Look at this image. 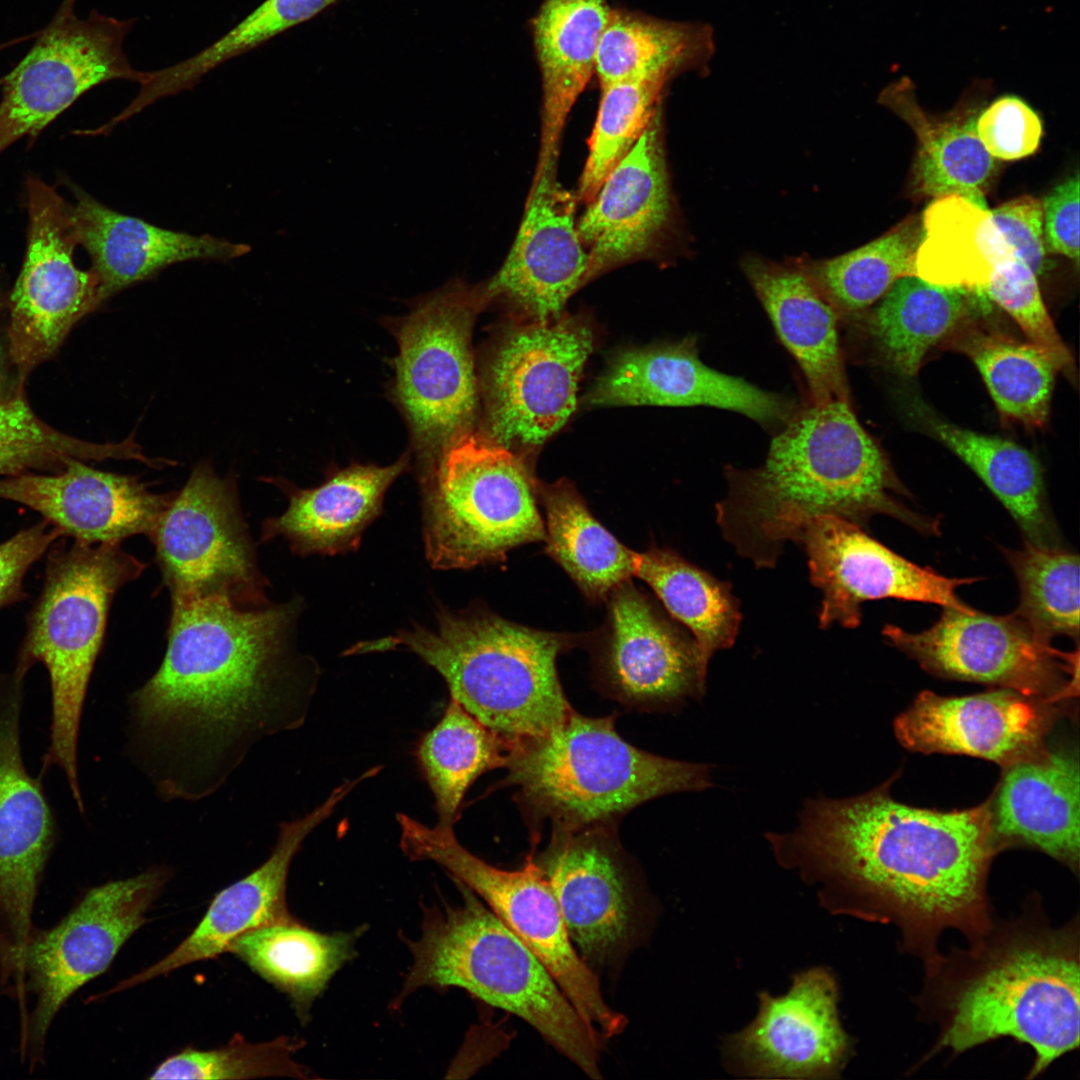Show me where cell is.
I'll return each mask as SVG.
<instances>
[{
    "label": "cell",
    "instance_id": "38",
    "mask_svg": "<svg viewBox=\"0 0 1080 1080\" xmlns=\"http://www.w3.org/2000/svg\"><path fill=\"white\" fill-rule=\"evenodd\" d=\"M1013 252L988 209L946 195L924 211L915 273L939 285L983 287Z\"/></svg>",
    "mask_w": 1080,
    "mask_h": 1080
},
{
    "label": "cell",
    "instance_id": "18",
    "mask_svg": "<svg viewBox=\"0 0 1080 1080\" xmlns=\"http://www.w3.org/2000/svg\"><path fill=\"white\" fill-rule=\"evenodd\" d=\"M882 634L923 668L943 677L993 684L1036 699L1055 698L1078 674V651L1062 652L1015 613L996 616L944 607L927 630L888 624Z\"/></svg>",
    "mask_w": 1080,
    "mask_h": 1080
},
{
    "label": "cell",
    "instance_id": "54",
    "mask_svg": "<svg viewBox=\"0 0 1080 1080\" xmlns=\"http://www.w3.org/2000/svg\"><path fill=\"white\" fill-rule=\"evenodd\" d=\"M1045 249L1079 263V175L1056 186L1042 203Z\"/></svg>",
    "mask_w": 1080,
    "mask_h": 1080
},
{
    "label": "cell",
    "instance_id": "34",
    "mask_svg": "<svg viewBox=\"0 0 1080 1080\" xmlns=\"http://www.w3.org/2000/svg\"><path fill=\"white\" fill-rule=\"evenodd\" d=\"M981 287L939 285L906 275L897 279L867 320L871 339L896 372L914 377L927 352L952 333L975 304Z\"/></svg>",
    "mask_w": 1080,
    "mask_h": 1080
},
{
    "label": "cell",
    "instance_id": "4",
    "mask_svg": "<svg viewBox=\"0 0 1080 1080\" xmlns=\"http://www.w3.org/2000/svg\"><path fill=\"white\" fill-rule=\"evenodd\" d=\"M716 504L723 537L757 568L775 567L807 524L834 515L862 528L877 514L935 534L938 521L908 508L893 471L848 400L811 403L772 439L762 465L727 468Z\"/></svg>",
    "mask_w": 1080,
    "mask_h": 1080
},
{
    "label": "cell",
    "instance_id": "43",
    "mask_svg": "<svg viewBox=\"0 0 1080 1080\" xmlns=\"http://www.w3.org/2000/svg\"><path fill=\"white\" fill-rule=\"evenodd\" d=\"M510 748L450 697L443 717L423 736L416 753L435 798L439 825L453 827L469 786L484 772L505 767Z\"/></svg>",
    "mask_w": 1080,
    "mask_h": 1080
},
{
    "label": "cell",
    "instance_id": "53",
    "mask_svg": "<svg viewBox=\"0 0 1080 1080\" xmlns=\"http://www.w3.org/2000/svg\"><path fill=\"white\" fill-rule=\"evenodd\" d=\"M990 215L1014 252L1036 275L1041 273L1046 254L1042 202L1021 196L991 210Z\"/></svg>",
    "mask_w": 1080,
    "mask_h": 1080
},
{
    "label": "cell",
    "instance_id": "1",
    "mask_svg": "<svg viewBox=\"0 0 1080 1080\" xmlns=\"http://www.w3.org/2000/svg\"><path fill=\"white\" fill-rule=\"evenodd\" d=\"M293 600L172 602L155 674L128 698L127 752L163 800L217 791L265 736L303 718Z\"/></svg>",
    "mask_w": 1080,
    "mask_h": 1080
},
{
    "label": "cell",
    "instance_id": "11",
    "mask_svg": "<svg viewBox=\"0 0 1080 1080\" xmlns=\"http://www.w3.org/2000/svg\"><path fill=\"white\" fill-rule=\"evenodd\" d=\"M397 821L404 854L414 861H433L476 894L541 961L603 1038L625 1030L626 1016L607 1004L597 974L577 953L549 883L531 855L521 869H499L464 848L453 827H429L403 813Z\"/></svg>",
    "mask_w": 1080,
    "mask_h": 1080
},
{
    "label": "cell",
    "instance_id": "5",
    "mask_svg": "<svg viewBox=\"0 0 1080 1080\" xmlns=\"http://www.w3.org/2000/svg\"><path fill=\"white\" fill-rule=\"evenodd\" d=\"M437 624L361 641L345 654L406 650L435 669L450 697L511 745L542 736L571 712L556 659L575 637L526 627L486 608H439Z\"/></svg>",
    "mask_w": 1080,
    "mask_h": 1080
},
{
    "label": "cell",
    "instance_id": "41",
    "mask_svg": "<svg viewBox=\"0 0 1080 1080\" xmlns=\"http://www.w3.org/2000/svg\"><path fill=\"white\" fill-rule=\"evenodd\" d=\"M634 576L647 583L670 615L689 629L706 666L716 651L734 644L742 615L728 583L658 547L638 553Z\"/></svg>",
    "mask_w": 1080,
    "mask_h": 1080
},
{
    "label": "cell",
    "instance_id": "9",
    "mask_svg": "<svg viewBox=\"0 0 1080 1080\" xmlns=\"http://www.w3.org/2000/svg\"><path fill=\"white\" fill-rule=\"evenodd\" d=\"M423 541L431 567L503 562L515 547L544 541L537 486L505 446L466 433L423 475Z\"/></svg>",
    "mask_w": 1080,
    "mask_h": 1080
},
{
    "label": "cell",
    "instance_id": "23",
    "mask_svg": "<svg viewBox=\"0 0 1080 1080\" xmlns=\"http://www.w3.org/2000/svg\"><path fill=\"white\" fill-rule=\"evenodd\" d=\"M607 600L599 664L615 697L639 706H665L704 694L707 666L692 636L630 580Z\"/></svg>",
    "mask_w": 1080,
    "mask_h": 1080
},
{
    "label": "cell",
    "instance_id": "52",
    "mask_svg": "<svg viewBox=\"0 0 1080 1080\" xmlns=\"http://www.w3.org/2000/svg\"><path fill=\"white\" fill-rule=\"evenodd\" d=\"M63 537L62 530L43 519L0 543V609L27 597V572Z\"/></svg>",
    "mask_w": 1080,
    "mask_h": 1080
},
{
    "label": "cell",
    "instance_id": "17",
    "mask_svg": "<svg viewBox=\"0 0 1080 1080\" xmlns=\"http://www.w3.org/2000/svg\"><path fill=\"white\" fill-rule=\"evenodd\" d=\"M27 200L26 255L9 300V355L20 386L54 354L72 327L105 301L96 274L74 263L78 243L68 204L37 178L27 182Z\"/></svg>",
    "mask_w": 1080,
    "mask_h": 1080
},
{
    "label": "cell",
    "instance_id": "33",
    "mask_svg": "<svg viewBox=\"0 0 1080 1080\" xmlns=\"http://www.w3.org/2000/svg\"><path fill=\"white\" fill-rule=\"evenodd\" d=\"M612 9L606 0H543L533 39L542 81L537 163L559 155L569 113L595 72L598 48Z\"/></svg>",
    "mask_w": 1080,
    "mask_h": 1080
},
{
    "label": "cell",
    "instance_id": "14",
    "mask_svg": "<svg viewBox=\"0 0 1080 1080\" xmlns=\"http://www.w3.org/2000/svg\"><path fill=\"white\" fill-rule=\"evenodd\" d=\"M76 0H64L23 60L5 77L0 102V153L36 136L91 88L112 80L141 83L123 51L135 19L93 10L80 19Z\"/></svg>",
    "mask_w": 1080,
    "mask_h": 1080
},
{
    "label": "cell",
    "instance_id": "12",
    "mask_svg": "<svg viewBox=\"0 0 1080 1080\" xmlns=\"http://www.w3.org/2000/svg\"><path fill=\"white\" fill-rule=\"evenodd\" d=\"M483 288L453 281L401 322L395 394L426 465L468 433L476 410L471 330Z\"/></svg>",
    "mask_w": 1080,
    "mask_h": 1080
},
{
    "label": "cell",
    "instance_id": "40",
    "mask_svg": "<svg viewBox=\"0 0 1080 1080\" xmlns=\"http://www.w3.org/2000/svg\"><path fill=\"white\" fill-rule=\"evenodd\" d=\"M712 52V33L705 25L612 9L594 74L600 88L629 80L668 81L678 72L705 65Z\"/></svg>",
    "mask_w": 1080,
    "mask_h": 1080
},
{
    "label": "cell",
    "instance_id": "20",
    "mask_svg": "<svg viewBox=\"0 0 1080 1080\" xmlns=\"http://www.w3.org/2000/svg\"><path fill=\"white\" fill-rule=\"evenodd\" d=\"M797 543L807 555L809 578L823 597L819 625L857 627L861 605L894 598L969 610L956 594L978 578H949L918 566L868 536L863 528L834 515L812 519Z\"/></svg>",
    "mask_w": 1080,
    "mask_h": 1080
},
{
    "label": "cell",
    "instance_id": "35",
    "mask_svg": "<svg viewBox=\"0 0 1080 1080\" xmlns=\"http://www.w3.org/2000/svg\"><path fill=\"white\" fill-rule=\"evenodd\" d=\"M360 935L361 929L320 933L291 917L239 935L227 952L285 993L305 1021L331 977L353 958Z\"/></svg>",
    "mask_w": 1080,
    "mask_h": 1080
},
{
    "label": "cell",
    "instance_id": "51",
    "mask_svg": "<svg viewBox=\"0 0 1080 1080\" xmlns=\"http://www.w3.org/2000/svg\"><path fill=\"white\" fill-rule=\"evenodd\" d=\"M1042 130L1037 113L1013 95L996 99L976 118L981 143L991 156L1003 160L1033 154L1040 144Z\"/></svg>",
    "mask_w": 1080,
    "mask_h": 1080
},
{
    "label": "cell",
    "instance_id": "55",
    "mask_svg": "<svg viewBox=\"0 0 1080 1080\" xmlns=\"http://www.w3.org/2000/svg\"><path fill=\"white\" fill-rule=\"evenodd\" d=\"M5 381H6V376H5V368H4V358H3L2 347H1V344H0V398L6 397L3 394L4 388H5Z\"/></svg>",
    "mask_w": 1080,
    "mask_h": 1080
},
{
    "label": "cell",
    "instance_id": "49",
    "mask_svg": "<svg viewBox=\"0 0 1080 1080\" xmlns=\"http://www.w3.org/2000/svg\"><path fill=\"white\" fill-rule=\"evenodd\" d=\"M297 1044L289 1038L251 1043L236 1034L227 1045L210 1050L185 1048L162 1061L149 1079H255L304 1077L291 1059Z\"/></svg>",
    "mask_w": 1080,
    "mask_h": 1080
},
{
    "label": "cell",
    "instance_id": "22",
    "mask_svg": "<svg viewBox=\"0 0 1080 1080\" xmlns=\"http://www.w3.org/2000/svg\"><path fill=\"white\" fill-rule=\"evenodd\" d=\"M558 156L536 165L524 214L498 272L484 287L487 301L502 297L535 321L560 317L587 281L589 256L575 219L576 196L557 178Z\"/></svg>",
    "mask_w": 1080,
    "mask_h": 1080
},
{
    "label": "cell",
    "instance_id": "21",
    "mask_svg": "<svg viewBox=\"0 0 1080 1080\" xmlns=\"http://www.w3.org/2000/svg\"><path fill=\"white\" fill-rule=\"evenodd\" d=\"M759 1001L756 1018L726 1045L737 1072L756 1078L839 1076L851 1042L839 1019L838 988L828 970L804 971L786 994L761 993Z\"/></svg>",
    "mask_w": 1080,
    "mask_h": 1080
},
{
    "label": "cell",
    "instance_id": "29",
    "mask_svg": "<svg viewBox=\"0 0 1080 1080\" xmlns=\"http://www.w3.org/2000/svg\"><path fill=\"white\" fill-rule=\"evenodd\" d=\"M67 205L72 232L92 260L104 299L163 268L188 260L229 261L250 246L208 234L196 236L157 227L110 209L78 187Z\"/></svg>",
    "mask_w": 1080,
    "mask_h": 1080
},
{
    "label": "cell",
    "instance_id": "32",
    "mask_svg": "<svg viewBox=\"0 0 1080 1080\" xmlns=\"http://www.w3.org/2000/svg\"><path fill=\"white\" fill-rule=\"evenodd\" d=\"M744 271L785 348L800 367L811 403L848 400L840 319L807 272L759 258Z\"/></svg>",
    "mask_w": 1080,
    "mask_h": 1080
},
{
    "label": "cell",
    "instance_id": "45",
    "mask_svg": "<svg viewBox=\"0 0 1080 1080\" xmlns=\"http://www.w3.org/2000/svg\"><path fill=\"white\" fill-rule=\"evenodd\" d=\"M1020 590L1015 614L1047 640L1079 634L1077 554L1061 547H1040L1028 541L1016 550L1004 549Z\"/></svg>",
    "mask_w": 1080,
    "mask_h": 1080
},
{
    "label": "cell",
    "instance_id": "42",
    "mask_svg": "<svg viewBox=\"0 0 1080 1080\" xmlns=\"http://www.w3.org/2000/svg\"><path fill=\"white\" fill-rule=\"evenodd\" d=\"M956 344L978 369L1003 419L1032 429L1045 425L1058 370L1041 349L979 327L963 331Z\"/></svg>",
    "mask_w": 1080,
    "mask_h": 1080
},
{
    "label": "cell",
    "instance_id": "16",
    "mask_svg": "<svg viewBox=\"0 0 1080 1080\" xmlns=\"http://www.w3.org/2000/svg\"><path fill=\"white\" fill-rule=\"evenodd\" d=\"M25 678L0 669V981L12 976L36 928L34 907L58 834L42 777L30 775L22 754Z\"/></svg>",
    "mask_w": 1080,
    "mask_h": 1080
},
{
    "label": "cell",
    "instance_id": "24",
    "mask_svg": "<svg viewBox=\"0 0 1080 1080\" xmlns=\"http://www.w3.org/2000/svg\"><path fill=\"white\" fill-rule=\"evenodd\" d=\"M586 400L594 406L714 407L765 426L783 425L794 413L781 395L704 364L695 338L617 354Z\"/></svg>",
    "mask_w": 1080,
    "mask_h": 1080
},
{
    "label": "cell",
    "instance_id": "6",
    "mask_svg": "<svg viewBox=\"0 0 1080 1080\" xmlns=\"http://www.w3.org/2000/svg\"><path fill=\"white\" fill-rule=\"evenodd\" d=\"M462 903L425 908L422 934L397 1004L421 987H460L532 1026L592 1079H600L601 1039L528 949L466 886Z\"/></svg>",
    "mask_w": 1080,
    "mask_h": 1080
},
{
    "label": "cell",
    "instance_id": "56",
    "mask_svg": "<svg viewBox=\"0 0 1080 1080\" xmlns=\"http://www.w3.org/2000/svg\"><path fill=\"white\" fill-rule=\"evenodd\" d=\"M9 44H10V43H5V44H3V45H0V50H1V49H3L4 47H6V46H7V45H9Z\"/></svg>",
    "mask_w": 1080,
    "mask_h": 1080
},
{
    "label": "cell",
    "instance_id": "10",
    "mask_svg": "<svg viewBox=\"0 0 1080 1080\" xmlns=\"http://www.w3.org/2000/svg\"><path fill=\"white\" fill-rule=\"evenodd\" d=\"M170 872L154 867L88 890L54 926L35 928L8 993L20 1003V1057L41 1064L53 1020L80 988L105 972L145 923Z\"/></svg>",
    "mask_w": 1080,
    "mask_h": 1080
},
{
    "label": "cell",
    "instance_id": "7",
    "mask_svg": "<svg viewBox=\"0 0 1080 1080\" xmlns=\"http://www.w3.org/2000/svg\"><path fill=\"white\" fill-rule=\"evenodd\" d=\"M49 552L43 587L28 614L14 669L26 676L41 663L48 672L52 713L41 777L57 767L83 812L78 740L91 674L116 592L138 578L146 565L120 544L57 541Z\"/></svg>",
    "mask_w": 1080,
    "mask_h": 1080
},
{
    "label": "cell",
    "instance_id": "50",
    "mask_svg": "<svg viewBox=\"0 0 1080 1080\" xmlns=\"http://www.w3.org/2000/svg\"><path fill=\"white\" fill-rule=\"evenodd\" d=\"M981 288L1014 319L1027 341L1041 349L1058 371L1074 376L1073 357L1046 309L1036 274L1015 252Z\"/></svg>",
    "mask_w": 1080,
    "mask_h": 1080
},
{
    "label": "cell",
    "instance_id": "28",
    "mask_svg": "<svg viewBox=\"0 0 1080 1080\" xmlns=\"http://www.w3.org/2000/svg\"><path fill=\"white\" fill-rule=\"evenodd\" d=\"M366 771L336 787L313 811L279 825L276 844L268 857L249 875L221 890L194 930L169 954L120 982L114 992L169 974L183 966L227 952L239 935L257 927L291 918L286 903L289 867L306 837L331 816L338 804L361 782Z\"/></svg>",
    "mask_w": 1080,
    "mask_h": 1080
},
{
    "label": "cell",
    "instance_id": "3",
    "mask_svg": "<svg viewBox=\"0 0 1080 1080\" xmlns=\"http://www.w3.org/2000/svg\"><path fill=\"white\" fill-rule=\"evenodd\" d=\"M1079 944L1078 915L1055 927L1040 896H1030L1018 916L942 954L925 970L916 999L921 1016L938 1027L933 1051L956 1055L1008 1037L1033 1049L1027 1078H1034L1076 1050Z\"/></svg>",
    "mask_w": 1080,
    "mask_h": 1080
},
{
    "label": "cell",
    "instance_id": "44",
    "mask_svg": "<svg viewBox=\"0 0 1080 1080\" xmlns=\"http://www.w3.org/2000/svg\"><path fill=\"white\" fill-rule=\"evenodd\" d=\"M922 227L913 219L808 273L839 318L855 316L881 299L902 276L916 275Z\"/></svg>",
    "mask_w": 1080,
    "mask_h": 1080
},
{
    "label": "cell",
    "instance_id": "31",
    "mask_svg": "<svg viewBox=\"0 0 1080 1080\" xmlns=\"http://www.w3.org/2000/svg\"><path fill=\"white\" fill-rule=\"evenodd\" d=\"M407 467L354 464L310 489L289 488V504L263 521L262 541L283 537L300 555H336L358 549L365 529L381 514L385 494Z\"/></svg>",
    "mask_w": 1080,
    "mask_h": 1080
},
{
    "label": "cell",
    "instance_id": "39",
    "mask_svg": "<svg viewBox=\"0 0 1080 1080\" xmlns=\"http://www.w3.org/2000/svg\"><path fill=\"white\" fill-rule=\"evenodd\" d=\"M545 509L547 553L590 600L607 599L634 576L638 553L626 547L590 512L568 481L537 486Z\"/></svg>",
    "mask_w": 1080,
    "mask_h": 1080
},
{
    "label": "cell",
    "instance_id": "37",
    "mask_svg": "<svg viewBox=\"0 0 1080 1080\" xmlns=\"http://www.w3.org/2000/svg\"><path fill=\"white\" fill-rule=\"evenodd\" d=\"M929 431L961 459L1004 505L1027 538L1040 547H1060L1049 512L1039 462L1013 441L972 431L924 414Z\"/></svg>",
    "mask_w": 1080,
    "mask_h": 1080
},
{
    "label": "cell",
    "instance_id": "25",
    "mask_svg": "<svg viewBox=\"0 0 1080 1080\" xmlns=\"http://www.w3.org/2000/svg\"><path fill=\"white\" fill-rule=\"evenodd\" d=\"M174 494H156L136 477L71 459L56 474L0 477V499L40 513L65 537L87 544L120 542L155 529Z\"/></svg>",
    "mask_w": 1080,
    "mask_h": 1080
},
{
    "label": "cell",
    "instance_id": "26",
    "mask_svg": "<svg viewBox=\"0 0 1080 1080\" xmlns=\"http://www.w3.org/2000/svg\"><path fill=\"white\" fill-rule=\"evenodd\" d=\"M660 119L658 111L577 221L589 256L587 281L647 256L669 224L672 205Z\"/></svg>",
    "mask_w": 1080,
    "mask_h": 1080
},
{
    "label": "cell",
    "instance_id": "15",
    "mask_svg": "<svg viewBox=\"0 0 1080 1080\" xmlns=\"http://www.w3.org/2000/svg\"><path fill=\"white\" fill-rule=\"evenodd\" d=\"M593 347L590 328L575 318L535 321L497 345L487 369V428L502 446H536L576 408L578 381Z\"/></svg>",
    "mask_w": 1080,
    "mask_h": 1080
},
{
    "label": "cell",
    "instance_id": "48",
    "mask_svg": "<svg viewBox=\"0 0 1080 1080\" xmlns=\"http://www.w3.org/2000/svg\"><path fill=\"white\" fill-rule=\"evenodd\" d=\"M337 0H264L222 37L183 61L163 70L174 92L193 88L221 64L249 52L328 8Z\"/></svg>",
    "mask_w": 1080,
    "mask_h": 1080
},
{
    "label": "cell",
    "instance_id": "27",
    "mask_svg": "<svg viewBox=\"0 0 1080 1080\" xmlns=\"http://www.w3.org/2000/svg\"><path fill=\"white\" fill-rule=\"evenodd\" d=\"M1049 710L1012 690L944 697L925 691L895 721L900 742L918 752L971 755L1003 767L1043 751Z\"/></svg>",
    "mask_w": 1080,
    "mask_h": 1080
},
{
    "label": "cell",
    "instance_id": "46",
    "mask_svg": "<svg viewBox=\"0 0 1080 1080\" xmlns=\"http://www.w3.org/2000/svg\"><path fill=\"white\" fill-rule=\"evenodd\" d=\"M107 458L149 462L132 440L96 444L52 428L33 412L22 392L0 398V477L40 468L62 470L71 459Z\"/></svg>",
    "mask_w": 1080,
    "mask_h": 1080
},
{
    "label": "cell",
    "instance_id": "2",
    "mask_svg": "<svg viewBox=\"0 0 1080 1080\" xmlns=\"http://www.w3.org/2000/svg\"><path fill=\"white\" fill-rule=\"evenodd\" d=\"M786 866L823 884L833 911L895 926L928 969L949 929L973 941L993 924L987 894L998 851L989 801L956 811L902 804L885 784L848 799L809 800L790 834L769 835Z\"/></svg>",
    "mask_w": 1080,
    "mask_h": 1080
},
{
    "label": "cell",
    "instance_id": "19",
    "mask_svg": "<svg viewBox=\"0 0 1080 1080\" xmlns=\"http://www.w3.org/2000/svg\"><path fill=\"white\" fill-rule=\"evenodd\" d=\"M535 862L582 960L594 972L623 960L643 931L646 913L638 882L605 825L554 831Z\"/></svg>",
    "mask_w": 1080,
    "mask_h": 1080
},
{
    "label": "cell",
    "instance_id": "36",
    "mask_svg": "<svg viewBox=\"0 0 1080 1080\" xmlns=\"http://www.w3.org/2000/svg\"><path fill=\"white\" fill-rule=\"evenodd\" d=\"M880 101L916 134L918 151L913 165L916 191L934 198L958 195L987 209L984 195L995 161L977 135V117L944 122L931 119L919 107L907 79L886 88Z\"/></svg>",
    "mask_w": 1080,
    "mask_h": 1080
},
{
    "label": "cell",
    "instance_id": "47",
    "mask_svg": "<svg viewBox=\"0 0 1080 1080\" xmlns=\"http://www.w3.org/2000/svg\"><path fill=\"white\" fill-rule=\"evenodd\" d=\"M667 81L629 80L601 87L589 151L576 192L577 201L592 200L613 167L634 146L652 118L660 111V97Z\"/></svg>",
    "mask_w": 1080,
    "mask_h": 1080
},
{
    "label": "cell",
    "instance_id": "13",
    "mask_svg": "<svg viewBox=\"0 0 1080 1080\" xmlns=\"http://www.w3.org/2000/svg\"><path fill=\"white\" fill-rule=\"evenodd\" d=\"M172 602L224 597L242 607L270 603L235 481L194 467L149 536Z\"/></svg>",
    "mask_w": 1080,
    "mask_h": 1080
},
{
    "label": "cell",
    "instance_id": "30",
    "mask_svg": "<svg viewBox=\"0 0 1080 1080\" xmlns=\"http://www.w3.org/2000/svg\"><path fill=\"white\" fill-rule=\"evenodd\" d=\"M1080 773L1069 752L1041 751L1005 767L989 801L997 849L1037 848L1075 873L1080 848Z\"/></svg>",
    "mask_w": 1080,
    "mask_h": 1080
},
{
    "label": "cell",
    "instance_id": "8",
    "mask_svg": "<svg viewBox=\"0 0 1080 1080\" xmlns=\"http://www.w3.org/2000/svg\"><path fill=\"white\" fill-rule=\"evenodd\" d=\"M505 767L520 805L554 831L607 825L654 798L711 786L708 766L638 749L620 737L613 717L573 710L548 733L512 744Z\"/></svg>",
    "mask_w": 1080,
    "mask_h": 1080
}]
</instances>
